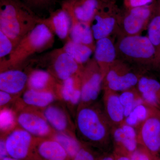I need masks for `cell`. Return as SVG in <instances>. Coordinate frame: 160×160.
I'll list each match as a JSON object with an SVG mask.
<instances>
[{
  "label": "cell",
  "mask_w": 160,
  "mask_h": 160,
  "mask_svg": "<svg viewBox=\"0 0 160 160\" xmlns=\"http://www.w3.org/2000/svg\"><path fill=\"white\" fill-rule=\"evenodd\" d=\"M76 126L82 141L98 148H106L113 142L112 127L103 108L92 104L79 107Z\"/></svg>",
  "instance_id": "obj_1"
},
{
  "label": "cell",
  "mask_w": 160,
  "mask_h": 160,
  "mask_svg": "<svg viewBox=\"0 0 160 160\" xmlns=\"http://www.w3.org/2000/svg\"><path fill=\"white\" fill-rule=\"evenodd\" d=\"M40 18L21 0H0V31L14 47L39 24Z\"/></svg>",
  "instance_id": "obj_2"
},
{
  "label": "cell",
  "mask_w": 160,
  "mask_h": 160,
  "mask_svg": "<svg viewBox=\"0 0 160 160\" xmlns=\"http://www.w3.org/2000/svg\"><path fill=\"white\" fill-rule=\"evenodd\" d=\"M54 36L44 24H38L20 41L8 59H1V72L18 69L33 54L51 48L54 43Z\"/></svg>",
  "instance_id": "obj_3"
},
{
  "label": "cell",
  "mask_w": 160,
  "mask_h": 160,
  "mask_svg": "<svg viewBox=\"0 0 160 160\" xmlns=\"http://www.w3.org/2000/svg\"><path fill=\"white\" fill-rule=\"evenodd\" d=\"M41 57L38 60L40 65L45 66L46 70L59 82L80 74L84 68L62 47L53 49Z\"/></svg>",
  "instance_id": "obj_4"
},
{
  "label": "cell",
  "mask_w": 160,
  "mask_h": 160,
  "mask_svg": "<svg viewBox=\"0 0 160 160\" xmlns=\"http://www.w3.org/2000/svg\"><path fill=\"white\" fill-rule=\"evenodd\" d=\"M36 138L20 127L13 129L5 138L8 155L20 160H38L36 152Z\"/></svg>",
  "instance_id": "obj_5"
},
{
  "label": "cell",
  "mask_w": 160,
  "mask_h": 160,
  "mask_svg": "<svg viewBox=\"0 0 160 160\" xmlns=\"http://www.w3.org/2000/svg\"><path fill=\"white\" fill-rule=\"evenodd\" d=\"M139 145L153 155L160 153V111L150 106L148 116L139 125Z\"/></svg>",
  "instance_id": "obj_6"
},
{
  "label": "cell",
  "mask_w": 160,
  "mask_h": 160,
  "mask_svg": "<svg viewBox=\"0 0 160 160\" xmlns=\"http://www.w3.org/2000/svg\"><path fill=\"white\" fill-rule=\"evenodd\" d=\"M81 80V99L80 106L89 105L97 100L99 94L104 75L95 60L89 61L83 68Z\"/></svg>",
  "instance_id": "obj_7"
},
{
  "label": "cell",
  "mask_w": 160,
  "mask_h": 160,
  "mask_svg": "<svg viewBox=\"0 0 160 160\" xmlns=\"http://www.w3.org/2000/svg\"><path fill=\"white\" fill-rule=\"evenodd\" d=\"M118 47L126 56L135 60H149L155 66L156 50L148 37L127 36L121 40Z\"/></svg>",
  "instance_id": "obj_8"
},
{
  "label": "cell",
  "mask_w": 160,
  "mask_h": 160,
  "mask_svg": "<svg viewBox=\"0 0 160 160\" xmlns=\"http://www.w3.org/2000/svg\"><path fill=\"white\" fill-rule=\"evenodd\" d=\"M16 121L20 128L36 138H51L56 132L42 113L30 109L20 111L17 117Z\"/></svg>",
  "instance_id": "obj_9"
},
{
  "label": "cell",
  "mask_w": 160,
  "mask_h": 160,
  "mask_svg": "<svg viewBox=\"0 0 160 160\" xmlns=\"http://www.w3.org/2000/svg\"><path fill=\"white\" fill-rule=\"evenodd\" d=\"M108 10H106L104 0L98 9L92 20L91 29L94 39L98 40L108 38L112 32L116 24L114 8L112 3H108ZM91 23V24H92Z\"/></svg>",
  "instance_id": "obj_10"
},
{
  "label": "cell",
  "mask_w": 160,
  "mask_h": 160,
  "mask_svg": "<svg viewBox=\"0 0 160 160\" xmlns=\"http://www.w3.org/2000/svg\"><path fill=\"white\" fill-rule=\"evenodd\" d=\"M102 2V0H63L61 8L69 15L91 25Z\"/></svg>",
  "instance_id": "obj_11"
},
{
  "label": "cell",
  "mask_w": 160,
  "mask_h": 160,
  "mask_svg": "<svg viewBox=\"0 0 160 160\" xmlns=\"http://www.w3.org/2000/svg\"><path fill=\"white\" fill-rule=\"evenodd\" d=\"M156 2L149 6L127 9L123 19V26L129 35H137L145 24L150 21L155 9Z\"/></svg>",
  "instance_id": "obj_12"
},
{
  "label": "cell",
  "mask_w": 160,
  "mask_h": 160,
  "mask_svg": "<svg viewBox=\"0 0 160 160\" xmlns=\"http://www.w3.org/2000/svg\"><path fill=\"white\" fill-rule=\"evenodd\" d=\"M49 13L48 18H40L39 24H44L54 35L66 42L70 39L71 21L69 14L62 8L52 10Z\"/></svg>",
  "instance_id": "obj_13"
},
{
  "label": "cell",
  "mask_w": 160,
  "mask_h": 160,
  "mask_svg": "<svg viewBox=\"0 0 160 160\" xmlns=\"http://www.w3.org/2000/svg\"><path fill=\"white\" fill-rule=\"evenodd\" d=\"M112 136L115 151L130 156L138 147L137 132L133 126L124 123L112 129Z\"/></svg>",
  "instance_id": "obj_14"
},
{
  "label": "cell",
  "mask_w": 160,
  "mask_h": 160,
  "mask_svg": "<svg viewBox=\"0 0 160 160\" xmlns=\"http://www.w3.org/2000/svg\"><path fill=\"white\" fill-rule=\"evenodd\" d=\"M28 77V73L18 69L1 71L0 90L17 96L27 88Z\"/></svg>",
  "instance_id": "obj_15"
},
{
  "label": "cell",
  "mask_w": 160,
  "mask_h": 160,
  "mask_svg": "<svg viewBox=\"0 0 160 160\" xmlns=\"http://www.w3.org/2000/svg\"><path fill=\"white\" fill-rule=\"evenodd\" d=\"M103 109L112 129L125 123L124 106L116 92L106 89L103 97Z\"/></svg>",
  "instance_id": "obj_16"
},
{
  "label": "cell",
  "mask_w": 160,
  "mask_h": 160,
  "mask_svg": "<svg viewBox=\"0 0 160 160\" xmlns=\"http://www.w3.org/2000/svg\"><path fill=\"white\" fill-rule=\"evenodd\" d=\"M35 149L38 160H71L59 143L52 138H36Z\"/></svg>",
  "instance_id": "obj_17"
},
{
  "label": "cell",
  "mask_w": 160,
  "mask_h": 160,
  "mask_svg": "<svg viewBox=\"0 0 160 160\" xmlns=\"http://www.w3.org/2000/svg\"><path fill=\"white\" fill-rule=\"evenodd\" d=\"M81 74V73H80ZM80 74L58 82L55 89L57 96H59L66 102L75 106L80 104L81 99V80Z\"/></svg>",
  "instance_id": "obj_18"
},
{
  "label": "cell",
  "mask_w": 160,
  "mask_h": 160,
  "mask_svg": "<svg viewBox=\"0 0 160 160\" xmlns=\"http://www.w3.org/2000/svg\"><path fill=\"white\" fill-rule=\"evenodd\" d=\"M43 110V115L55 131L73 134L69 118L62 107L51 104Z\"/></svg>",
  "instance_id": "obj_19"
},
{
  "label": "cell",
  "mask_w": 160,
  "mask_h": 160,
  "mask_svg": "<svg viewBox=\"0 0 160 160\" xmlns=\"http://www.w3.org/2000/svg\"><path fill=\"white\" fill-rule=\"evenodd\" d=\"M138 87L144 102L160 111V82L153 78H140Z\"/></svg>",
  "instance_id": "obj_20"
},
{
  "label": "cell",
  "mask_w": 160,
  "mask_h": 160,
  "mask_svg": "<svg viewBox=\"0 0 160 160\" xmlns=\"http://www.w3.org/2000/svg\"><path fill=\"white\" fill-rule=\"evenodd\" d=\"M106 89L114 92L124 91L138 85L139 79L137 75L133 72H128L121 74L116 70L111 69L106 72Z\"/></svg>",
  "instance_id": "obj_21"
},
{
  "label": "cell",
  "mask_w": 160,
  "mask_h": 160,
  "mask_svg": "<svg viewBox=\"0 0 160 160\" xmlns=\"http://www.w3.org/2000/svg\"><path fill=\"white\" fill-rule=\"evenodd\" d=\"M95 61L105 77L109 65L116 58V50L111 40L108 38L97 41L94 49Z\"/></svg>",
  "instance_id": "obj_22"
},
{
  "label": "cell",
  "mask_w": 160,
  "mask_h": 160,
  "mask_svg": "<svg viewBox=\"0 0 160 160\" xmlns=\"http://www.w3.org/2000/svg\"><path fill=\"white\" fill-rule=\"evenodd\" d=\"M28 75L27 89L54 92L58 81L47 70L33 69L29 72Z\"/></svg>",
  "instance_id": "obj_23"
},
{
  "label": "cell",
  "mask_w": 160,
  "mask_h": 160,
  "mask_svg": "<svg viewBox=\"0 0 160 160\" xmlns=\"http://www.w3.org/2000/svg\"><path fill=\"white\" fill-rule=\"evenodd\" d=\"M71 21L70 38L76 42L89 46L94 50V37L91 25L79 21L74 17L69 16Z\"/></svg>",
  "instance_id": "obj_24"
},
{
  "label": "cell",
  "mask_w": 160,
  "mask_h": 160,
  "mask_svg": "<svg viewBox=\"0 0 160 160\" xmlns=\"http://www.w3.org/2000/svg\"><path fill=\"white\" fill-rule=\"evenodd\" d=\"M56 97L53 92L27 89L23 92L21 99L23 104L29 107L43 109L51 105Z\"/></svg>",
  "instance_id": "obj_25"
},
{
  "label": "cell",
  "mask_w": 160,
  "mask_h": 160,
  "mask_svg": "<svg viewBox=\"0 0 160 160\" xmlns=\"http://www.w3.org/2000/svg\"><path fill=\"white\" fill-rule=\"evenodd\" d=\"M147 37L156 50L155 67L160 69V0H157L155 9L148 25Z\"/></svg>",
  "instance_id": "obj_26"
},
{
  "label": "cell",
  "mask_w": 160,
  "mask_h": 160,
  "mask_svg": "<svg viewBox=\"0 0 160 160\" xmlns=\"http://www.w3.org/2000/svg\"><path fill=\"white\" fill-rule=\"evenodd\" d=\"M62 48L74 59L78 64L82 66L89 62L90 57L94 51L89 46L82 43L76 42L70 38L65 42Z\"/></svg>",
  "instance_id": "obj_27"
},
{
  "label": "cell",
  "mask_w": 160,
  "mask_h": 160,
  "mask_svg": "<svg viewBox=\"0 0 160 160\" xmlns=\"http://www.w3.org/2000/svg\"><path fill=\"white\" fill-rule=\"evenodd\" d=\"M52 138L56 141L66 150L71 160L76 155L83 146L73 134L55 132Z\"/></svg>",
  "instance_id": "obj_28"
},
{
  "label": "cell",
  "mask_w": 160,
  "mask_h": 160,
  "mask_svg": "<svg viewBox=\"0 0 160 160\" xmlns=\"http://www.w3.org/2000/svg\"><path fill=\"white\" fill-rule=\"evenodd\" d=\"M120 101L124 106L125 118L129 116L132 112L139 104L144 102L141 97L138 96L134 92L129 89L123 91L119 95Z\"/></svg>",
  "instance_id": "obj_29"
},
{
  "label": "cell",
  "mask_w": 160,
  "mask_h": 160,
  "mask_svg": "<svg viewBox=\"0 0 160 160\" xmlns=\"http://www.w3.org/2000/svg\"><path fill=\"white\" fill-rule=\"evenodd\" d=\"M149 107L150 106L145 102L138 105L135 107L129 116L126 118L125 123L133 127L139 125L148 116Z\"/></svg>",
  "instance_id": "obj_30"
},
{
  "label": "cell",
  "mask_w": 160,
  "mask_h": 160,
  "mask_svg": "<svg viewBox=\"0 0 160 160\" xmlns=\"http://www.w3.org/2000/svg\"><path fill=\"white\" fill-rule=\"evenodd\" d=\"M16 121V118L12 110L8 108H2L0 113V127L1 131H9L13 128Z\"/></svg>",
  "instance_id": "obj_31"
},
{
  "label": "cell",
  "mask_w": 160,
  "mask_h": 160,
  "mask_svg": "<svg viewBox=\"0 0 160 160\" xmlns=\"http://www.w3.org/2000/svg\"><path fill=\"white\" fill-rule=\"evenodd\" d=\"M58 0H25V3L33 11L53 10Z\"/></svg>",
  "instance_id": "obj_32"
},
{
  "label": "cell",
  "mask_w": 160,
  "mask_h": 160,
  "mask_svg": "<svg viewBox=\"0 0 160 160\" xmlns=\"http://www.w3.org/2000/svg\"><path fill=\"white\" fill-rule=\"evenodd\" d=\"M15 49L12 41L6 35L0 31V60L10 55Z\"/></svg>",
  "instance_id": "obj_33"
},
{
  "label": "cell",
  "mask_w": 160,
  "mask_h": 160,
  "mask_svg": "<svg viewBox=\"0 0 160 160\" xmlns=\"http://www.w3.org/2000/svg\"><path fill=\"white\" fill-rule=\"evenodd\" d=\"M100 157L89 147L83 144L82 148L72 160H99Z\"/></svg>",
  "instance_id": "obj_34"
},
{
  "label": "cell",
  "mask_w": 160,
  "mask_h": 160,
  "mask_svg": "<svg viewBox=\"0 0 160 160\" xmlns=\"http://www.w3.org/2000/svg\"><path fill=\"white\" fill-rule=\"evenodd\" d=\"M154 155L144 147L139 145L136 150L130 155L131 160H152Z\"/></svg>",
  "instance_id": "obj_35"
},
{
  "label": "cell",
  "mask_w": 160,
  "mask_h": 160,
  "mask_svg": "<svg viewBox=\"0 0 160 160\" xmlns=\"http://www.w3.org/2000/svg\"><path fill=\"white\" fill-rule=\"evenodd\" d=\"M157 0H124V4L127 9L149 6L156 2Z\"/></svg>",
  "instance_id": "obj_36"
},
{
  "label": "cell",
  "mask_w": 160,
  "mask_h": 160,
  "mask_svg": "<svg viewBox=\"0 0 160 160\" xmlns=\"http://www.w3.org/2000/svg\"><path fill=\"white\" fill-rule=\"evenodd\" d=\"M15 97L16 96L0 90V106L1 108H4L5 106L11 102Z\"/></svg>",
  "instance_id": "obj_37"
},
{
  "label": "cell",
  "mask_w": 160,
  "mask_h": 160,
  "mask_svg": "<svg viewBox=\"0 0 160 160\" xmlns=\"http://www.w3.org/2000/svg\"><path fill=\"white\" fill-rule=\"evenodd\" d=\"M9 156L6 149L5 138H2L0 140V160Z\"/></svg>",
  "instance_id": "obj_38"
},
{
  "label": "cell",
  "mask_w": 160,
  "mask_h": 160,
  "mask_svg": "<svg viewBox=\"0 0 160 160\" xmlns=\"http://www.w3.org/2000/svg\"><path fill=\"white\" fill-rule=\"evenodd\" d=\"M112 153L114 155L115 160H131L129 155L123 152L113 150Z\"/></svg>",
  "instance_id": "obj_39"
},
{
  "label": "cell",
  "mask_w": 160,
  "mask_h": 160,
  "mask_svg": "<svg viewBox=\"0 0 160 160\" xmlns=\"http://www.w3.org/2000/svg\"><path fill=\"white\" fill-rule=\"evenodd\" d=\"M99 160H115L113 153L106 154L100 157Z\"/></svg>",
  "instance_id": "obj_40"
},
{
  "label": "cell",
  "mask_w": 160,
  "mask_h": 160,
  "mask_svg": "<svg viewBox=\"0 0 160 160\" xmlns=\"http://www.w3.org/2000/svg\"><path fill=\"white\" fill-rule=\"evenodd\" d=\"M1 160H20L19 159H17L14 158H12V157H10L8 156L7 157L4 158L3 159Z\"/></svg>",
  "instance_id": "obj_41"
},
{
  "label": "cell",
  "mask_w": 160,
  "mask_h": 160,
  "mask_svg": "<svg viewBox=\"0 0 160 160\" xmlns=\"http://www.w3.org/2000/svg\"><path fill=\"white\" fill-rule=\"evenodd\" d=\"M152 160H160V158L159 157L158 155H154Z\"/></svg>",
  "instance_id": "obj_42"
},
{
  "label": "cell",
  "mask_w": 160,
  "mask_h": 160,
  "mask_svg": "<svg viewBox=\"0 0 160 160\" xmlns=\"http://www.w3.org/2000/svg\"><path fill=\"white\" fill-rule=\"evenodd\" d=\"M21 1H22V2L25 3V0H21Z\"/></svg>",
  "instance_id": "obj_43"
},
{
  "label": "cell",
  "mask_w": 160,
  "mask_h": 160,
  "mask_svg": "<svg viewBox=\"0 0 160 160\" xmlns=\"http://www.w3.org/2000/svg\"><path fill=\"white\" fill-rule=\"evenodd\" d=\"M60 1H61V2H62V1H63V0H60Z\"/></svg>",
  "instance_id": "obj_44"
}]
</instances>
